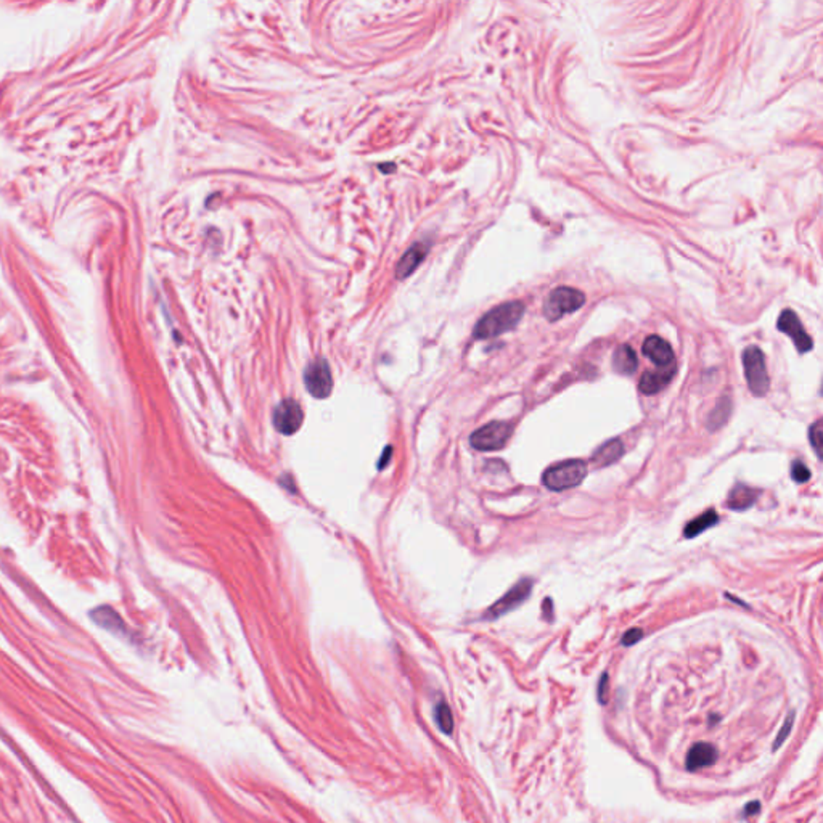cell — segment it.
Listing matches in <instances>:
<instances>
[{
    "instance_id": "6da1fadb",
    "label": "cell",
    "mask_w": 823,
    "mask_h": 823,
    "mask_svg": "<svg viewBox=\"0 0 823 823\" xmlns=\"http://www.w3.org/2000/svg\"><path fill=\"white\" fill-rule=\"evenodd\" d=\"M524 316V304L521 301H510L505 304L494 307L481 320L476 323L473 334L477 339H489L513 330L521 322Z\"/></svg>"
},
{
    "instance_id": "7a4b0ae2",
    "label": "cell",
    "mask_w": 823,
    "mask_h": 823,
    "mask_svg": "<svg viewBox=\"0 0 823 823\" xmlns=\"http://www.w3.org/2000/svg\"><path fill=\"white\" fill-rule=\"evenodd\" d=\"M588 473L587 464L582 460H566L554 466H549L542 475V482L547 489L561 492L572 489L586 480Z\"/></svg>"
},
{
    "instance_id": "3957f363",
    "label": "cell",
    "mask_w": 823,
    "mask_h": 823,
    "mask_svg": "<svg viewBox=\"0 0 823 823\" xmlns=\"http://www.w3.org/2000/svg\"><path fill=\"white\" fill-rule=\"evenodd\" d=\"M586 304V296L582 291L571 286H558L550 291L549 298L545 299L544 314L550 322H556L566 314H572Z\"/></svg>"
},
{
    "instance_id": "277c9868",
    "label": "cell",
    "mask_w": 823,
    "mask_h": 823,
    "mask_svg": "<svg viewBox=\"0 0 823 823\" xmlns=\"http://www.w3.org/2000/svg\"><path fill=\"white\" fill-rule=\"evenodd\" d=\"M743 367H745V376L748 381V387L756 397H764L767 394L771 380H769L767 367H766V357L764 353L757 346H750L743 350Z\"/></svg>"
},
{
    "instance_id": "5b68a950",
    "label": "cell",
    "mask_w": 823,
    "mask_h": 823,
    "mask_svg": "<svg viewBox=\"0 0 823 823\" xmlns=\"http://www.w3.org/2000/svg\"><path fill=\"white\" fill-rule=\"evenodd\" d=\"M513 427L507 422H491L471 434L470 444L481 452L502 449L512 436Z\"/></svg>"
},
{
    "instance_id": "8992f818",
    "label": "cell",
    "mask_w": 823,
    "mask_h": 823,
    "mask_svg": "<svg viewBox=\"0 0 823 823\" xmlns=\"http://www.w3.org/2000/svg\"><path fill=\"white\" fill-rule=\"evenodd\" d=\"M533 586H534V581L533 579L526 577L521 579L517 586H513L510 591L503 595L498 602H496L492 605V607L487 609L484 618L486 619H498L502 618V616H505L507 613L513 611V609H517L518 607H521V605L528 600V597L531 595V592H533Z\"/></svg>"
},
{
    "instance_id": "52a82bcc",
    "label": "cell",
    "mask_w": 823,
    "mask_h": 823,
    "mask_svg": "<svg viewBox=\"0 0 823 823\" xmlns=\"http://www.w3.org/2000/svg\"><path fill=\"white\" fill-rule=\"evenodd\" d=\"M304 385L307 391L317 399H325L332 394L333 376L330 365L325 359H317L307 365L304 371Z\"/></svg>"
},
{
    "instance_id": "ba28073f",
    "label": "cell",
    "mask_w": 823,
    "mask_h": 823,
    "mask_svg": "<svg viewBox=\"0 0 823 823\" xmlns=\"http://www.w3.org/2000/svg\"><path fill=\"white\" fill-rule=\"evenodd\" d=\"M304 422V413L302 408L295 399H285L281 401L274 410V427L279 433L290 436L299 431Z\"/></svg>"
},
{
    "instance_id": "9c48e42d",
    "label": "cell",
    "mask_w": 823,
    "mask_h": 823,
    "mask_svg": "<svg viewBox=\"0 0 823 823\" xmlns=\"http://www.w3.org/2000/svg\"><path fill=\"white\" fill-rule=\"evenodd\" d=\"M777 328L782 333L788 334V336L793 339L796 349L799 350L801 354H806L812 350L814 348V341H812V338L807 334V332L804 330L803 323H801L799 317L794 314L793 311H783L782 314L778 317V322H777Z\"/></svg>"
},
{
    "instance_id": "30bf717a",
    "label": "cell",
    "mask_w": 823,
    "mask_h": 823,
    "mask_svg": "<svg viewBox=\"0 0 823 823\" xmlns=\"http://www.w3.org/2000/svg\"><path fill=\"white\" fill-rule=\"evenodd\" d=\"M642 353L660 369L674 367V365H676V355H674L671 344L661 336H656V334L645 339L644 346H642Z\"/></svg>"
},
{
    "instance_id": "8fae6325",
    "label": "cell",
    "mask_w": 823,
    "mask_h": 823,
    "mask_svg": "<svg viewBox=\"0 0 823 823\" xmlns=\"http://www.w3.org/2000/svg\"><path fill=\"white\" fill-rule=\"evenodd\" d=\"M428 251H429L428 243H413V245L408 248L406 253H403L401 261L397 262L396 279L403 280V279L410 277V275L417 270L418 265L424 261Z\"/></svg>"
},
{
    "instance_id": "7c38bea8",
    "label": "cell",
    "mask_w": 823,
    "mask_h": 823,
    "mask_svg": "<svg viewBox=\"0 0 823 823\" xmlns=\"http://www.w3.org/2000/svg\"><path fill=\"white\" fill-rule=\"evenodd\" d=\"M676 371H677L676 365H674V367L658 369L655 371H645L639 381L640 392L645 396H653V394H656V392H660L661 390H665V387L671 383V380L674 378V375H676Z\"/></svg>"
},
{
    "instance_id": "4fadbf2b",
    "label": "cell",
    "mask_w": 823,
    "mask_h": 823,
    "mask_svg": "<svg viewBox=\"0 0 823 823\" xmlns=\"http://www.w3.org/2000/svg\"><path fill=\"white\" fill-rule=\"evenodd\" d=\"M624 444L621 439H609L592 454V464L595 468H603L618 461L624 455Z\"/></svg>"
},
{
    "instance_id": "5bb4252c",
    "label": "cell",
    "mask_w": 823,
    "mask_h": 823,
    "mask_svg": "<svg viewBox=\"0 0 823 823\" xmlns=\"http://www.w3.org/2000/svg\"><path fill=\"white\" fill-rule=\"evenodd\" d=\"M718 759V750L713 748L708 743H698L690 750L687 756V769L688 771H698V769L713 766Z\"/></svg>"
},
{
    "instance_id": "9a60e30c",
    "label": "cell",
    "mask_w": 823,
    "mask_h": 823,
    "mask_svg": "<svg viewBox=\"0 0 823 823\" xmlns=\"http://www.w3.org/2000/svg\"><path fill=\"white\" fill-rule=\"evenodd\" d=\"M757 497H759V492L756 489L748 487L745 484H736L729 494V498H727V507H729L730 510H734V512H745V510L751 508L754 503H756Z\"/></svg>"
},
{
    "instance_id": "2e32d148",
    "label": "cell",
    "mask_w": 823,
    "mask_h": 823,
    "mask_svg": "<svg viewBox=\"0 0 823 823\" xmlns=\"http://www.w3.org/2000/svg\"><path fill=\"white\" fill-rule=\"evenodd\" d=\"M637 367H639V359L635 350L629 344H621L613 354V369L621 375H632L635 373Z\"/></svg>"
},
{
    "instance_id": "e0dca14e",
    "label": "cell",
    "mask_w": 823,
    "mask_h": 823,
    "mask_svg": "<svg viewBox=\"0 0 823 823\" xmlns=\"http://www.w3.org/2000/svg\"><path fill=\"white\" fill-rule=\"evenodd\" d=\"M719 523V514L716 513V510H708V512L699 514L698 518H695L690 521L687 526H685L683 529V535L687 539H693V537H698L699 534H703L704 531H708L709 528H713Z\"/></svg>"
},
{
    "instance_id": "ac0fdd59",
    "label": "cell",
    "mask_w": 823,
    "mask_h": 823,
    "mask_svg": "<svg viewBox=\"0 0 823 823\" xmlns=\"http://www.w3.org/2000/svg\"><path fill=\"white\" fill-rule=\"evenodd\" d=\"M730 413H732V401H730V397L725 396V397H722V399H719L718 406H716L714 410L709 413V418H708L709 431H718L719 428L724 427L727 420H729Z\"/></svg>"
},
{
    "instance_id": "d6986e66",
    "label": "cell",
    "mask_w": 823,
    "mask_h": 823,
    "mask_svg": "<svg viewBox=\"0 0 823 823\" xmlns=\"http://www.w3.org/2000/svg\"><path fill=\"white\" fill-rule=\"evenodd\" d=\"M434 718H436L439 729L443 730L444 734H450V732H452L454 720H452V713H450L447 704L439 703L436 706V711H434Z\"/></svg>"
},
{
    "instance_id": "ffe728a7",
    "label": "cell",
    "mask_w": 823,
    "mask_h": 823,
    "mask_svg": "<svg viewBox=\"0 0 823 823\" xmlns=\"http://www.w3.org/2000/svg\"><path fill=\"white\" fill-rule=\"evenodd\" d=\"M791 477H793L794 482H799V484H803V482H807L810 480V471L806 466L804 461H801V460L793 461V465H791Z\"/></svg>"
},
{
    "instance_id": "44dd1931",
    "label": "cell",
    "mask_w": 823,
    "mask_h": 823,
    "mask_svg": "<svg viewBox=\"0 0 823 823\" xmlns=\"http://www.w3.org/2000/svg\"><path fill=\"white\" fill-rule=\"evenodd\" d=\"M809 440L812 444V449H814L815 455L822 457L820 454V447H822V422L817 420L812 427L809 428Z\"/></svg>"
},
{
    "instance_id": "7402d4cb",
    "label": "cell",
    "mask_w": 823,
    "mask_h": 823,
    "mask_svg": "<svg viewBox=\"0 0 823 823\" xmlns=\"http://www.w3.org/2000/svg\"><path fill=\"white\" fill-rule=\"evenodd\" d=\"M642 637H644V632H642L640 629H630V630L625 632L624 637H623V645L624 646L634 645L642 639Z\"/></svg>"
},
{
    "instance_id": "603a6c76",
    "label": "cell",
    "mask_w": 823,
    "mask_h": 823,
    "mask_svg": "<svg viewBox=\"0 0 823 823\" xmlns=\"http://www.w3.org/2000/svg\"><path fill=\"white\" fill-rule=\"evenodd\" d=\"M544 618L547 621H551V618H554V607H551L550 598H545L544 602Z\"/></svg>"
}]
</instances>
